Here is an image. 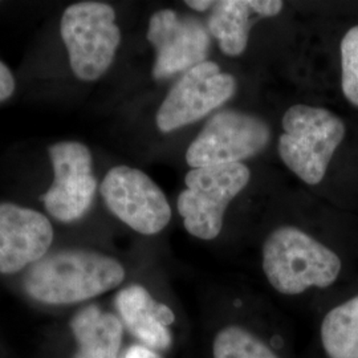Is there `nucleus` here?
I'll use <instances>...</instances> for the list:
<instances>
[{
	"label": "nucleus",
	"instance_id": "obj_1",
	"mask_svg": "<svg viewBox=\"0 0 358 358\" xmlns=\"http://www.w3.org/2000/svg\"><path fill=\"white\" fill-rule=\"evenodd\" d=\"M124 279L125 268L115 257L88 250H65L31 266L24 288L38 303L68 306L106 294Z\"/></svg>",
	"mask_w": 358,
	"mask_h": 358
},
{
	"label": "nucleus",
	"instance_id": "obj_2",
	"mask_svg": "<svg viewBox=\"0 0 358 358\" xmlns=\"http://www.w3.org/2000/svg\"><path fill=\"white\" fill-rule=\"evenodd\" d=\"M341 259L307 232L292 226L272 231L263 244V271L269 284L294 296L328 288L341 272Z\"/></svg>",
	"mask_w": 358,
	"mask_h": 358
},
{
	"label": "nucleus",
	"instance_id": "obj_3",
	"mask_svg": "<svg viewBox=\"0 0 358 358\" xmlns=\"http://www.w3.org/2000/svg\"><path fill=\"white\" fill-rule=\"evenodd\" d=\"M282 127L278 150L284 165L307 185H319L345 138L344 121L328 109L297 103L287 109Z\"/></svg>",
	"mask_w": 358,
	"mask_h": 358
},
{
	"label": "nucleus",
	"instance_id": "obj_4",
	"mask_svg": "<svg viewBox=\"0 0 358 358\" xmlns=\"http://www.w3.org/2000/svg\"><path fill=\"white\" fill-rule=\"evenodd\" d=\"M60 34L73 75L83 81L103 77L115 62L121 44L115 11L103 1H80L62 16Z\"/></svg>",
	"mask_w": 358,
	"mask_h": 358
},
{
	"label": "nucleus",
	"instance_id": "obj_5",
	"mask_svg": "<svg viewBox=\"0 0 358 358\" xmlns=\"http://www.w3.org/2000/svg\"><path fill=\"white\" fill-rule=\"evenodd\" d=\"M251 179L244 164L192 169L179 194L178 213L186 231L202 241H214L223 229L226 210Z\"/></svg>",
	"mask_w": 358,
	"mask_h": 358
},
{
	"label": "nucleus",
	"instance_id": "obj_6",
	"mask_svg": "<svg viewBox=\"0 0 358 358\" xmlns=\"http://www.w3.org/2000/svg\"><path fill=\"white\" fill-rule=\"evenodd\" d=\"M269 141L271 129L260 117L231 109L217 112L187 148L186 162L192 169L243 164Z\"/></svg>",
	"mask_w": 358,
	"mask_h": 358
},
{
	"label": "nucleus",
	"instance_id": "obj_7",
	"mask_svg": "<svg viewBox=\"0 0 358 358\" xmlns=\"http://www.w3.org/2000/svg\"><path fill=\"white\" fill-rule=\"evenodd\" d=\"M235 92V77L207 60L185 72L169 90L155 115L157 128L171 133L195 124L227 103Z\"/></svg>",
	"mask_w": 358,
	"mask_h": 358
},
{
	"label": "nucleus",
	"instance_id": "obj_8",
	"mask_svg": "<svg viewBox=\"0 0 358 358\" xmlns=\"http://www.w3.org/2000/svg\"><path fill=\"white\" fill-rule=\"evenodd\" d=\"M100 192L109 211L142 235H155L171 220L166 195L138 169L127 165L112 167L103 178Z\"/></svg>",
	"mask_w": 358,
	"mask_h": 358
},
{
	"label": "nucleus",
	"instance_id": "obj_9",
	"mask_svg": "<svg viewBox=\"0 0 358 358\" xmlns=\"http://www.w3.org/2000/svg\"><path fill=\"white\" fill-rule=\"evenodd\" d=\"M50 158L53 182L41 201L56 220L75 222L87 214L97 190L92 153L81 142L63 141L52 145Z\"/></svg>",
	"mask_w": 358,
	"mask_h": 358
},
{
	"label": "nucleus",
	"instance_id": "obj_10",
	"mask_svg": "<svg viewBox=\"0 0 358 358\" xmlns=\"http://www.w3.org/2000/svg\"><path fill=\"white\" fill-rule=\"evenodd\" d=\"M146 36L155 50V80L187 72L207 62L211 51L208 28L192 15H180L170 8L153 13Z\"/></svg>",
	"mask_w": 358,
	"mask_h": 358
},
{
	"label": "nucleus",
	"instance_id": "obj_11",
	"mask_svg": "<svg viewBox=\"0 0 358 358\" xmlns=\"http://www.w3.org/2000/svg\"><path fill=\"white\" fill-rule=\"evenodd\" d=\"M53 242L50 219L36 210L0 205V273L13 275L47 256Z\"/></svg>",
	"mask_w": 358,
	"mask_h": 358
},
{
	"label": "nucleus",
	"instance_id": "obj_12",
	"mask_svg": "<svg viewBox=\"0 0 358 358\" xmlns=\"http://www.w3.org/2000/svg\"><path fill=\"white\" fill-rule=\"evenodd\" d=\"M120 320L142 345L153 350H166L173 343L170 325L176 315L166 304L154 300L150 292L140 284H131L115 296Z\"/></svg>",
	"mask_w": 358,
	"mask_h": 358
},
{
	"label": "nucleus",
	"instance_id": "obj_13",
	"mask_svg": "<svg viewBox=\"0 0 358 358\" xmlns=\"http://www.w3.org/2000/svg\"><path fill=\"white\" fill-rule=\"evenodd\" d=\"M279 0H220L208 16L207 28L226 56H241L248 44L250 31L257 19L273 17L282 13Z\"/></svg>",
	"mask_w": 358,
	"mask_h": 358
},
{
	"label": "nucleus",
	"instance_id": "obj_14",
	"mask_svg": "<svg viewBox=\"0 0 358 358\" xmlns=\"http://www.w3.org/2000/svg\"><path fill=\"white\" fill-rule=\"evenodd\" d=\"M80 350L78 358H120L124 324L96 306L81 309L71 322Z\"/></svg>",
	"mask_w": 358,
	"mask_h": 358
},
{
	"label": "nucleus",
	"instance_id": "obj_15",
	"mask_svg": "<svg viewBox=\"0 0 358 358\" xmlns=\"http://www.w3.org/2000/svg\"><path fill=\"white\" fill-rule=\"evenodd\" d=\"M321 344L328 358H358V294L327 313Z\"/></svg>",
	"mask_w": 358,
	"mask_h": 358
},
{
	"label": "nucleus",
	"instance_id": "obj_16",
	"mask_svg": "<svg viewBox=\"0 0 358 358\" xmlns=\"http://www.w3.org/2000/svg\"><path fill=\"white\" fill-rule=\"evenodd\" d=\"M214 358H280L254 333L238 325L217 332L213 343Z\"/></svg>",
	"mask_w": 358,
	"mask_h": 358
},
{
	"label": "nucleus",
	"instance_id": "obj_17",
	"mask_svg": "<svg viewBox=\"0 0 358 358\" xmlns=\"http://www.w3.org/2000/svg\"><path fill=\"white\" fill-rule=\"evenodd\" d=\"M341 88L346 100L358 108V26L341 40Z\"/></svg>",
	"mask_w": 358,
	"mask_h": 358
},
{
	"label": "nucleus",
	"instance_id": "obj_18",
	"mask_svg": "<svg viewBox=\"0 0 358 358\" xmlns=\"http://www.w3.org/2000/svg\"><path fill=\"white\" fill-rule=\"evenodd\" d=\"M15 77L10 68L0 62V103L10 99L15 92Z\"/></svg>",
	"mask_w": 358,
	"mask_h": 358
},
{
	"label": "nucleus",
	"instance_id": "obj_19",
	"mask_svg": "<svg viewBox=\"0 0 358 358\" xmlns=\"http://www.w3.org/2000/svg\"><path fill=\"white\" fill-rule=\"evenodd\" d=\"M121 358H161L159 355L145 345H131L129 346L125 350V353L122 355Z\"/></svg>",
	"mask_w": 358,
	"mask_h": 358
},
{
	"label": "nucleus",
	"instance_id": "obj_20",
	"mask_svg": "<svg viewBox=\"0 0 358 358\" xmlns=\"http://www.w3.org/2000/svg\"><path fill=\"white\" fill-rule=\"evenodd\" d=\"M185 4H187L192 10L196 13H205L214 7L215 1H213V0H187V1H185Z\"/></svg>",
	"mask_w": 358,
	"mask_h": 358
},
{
	"label": "nucleus",
	"instance_id": "obj_21",
	"mask_svg": "<svg viewBox=\"0 0 358 358\" xmlns=\"http://www.w3.org/2000/svg\"><path fill=\"white\" fill-rule=\"evenodd\" d=\"M73 358H78V357H77V356H75V357H73Z\"/></svg>",
	"mask_w": 358,
	"mask_h": 358
}]
</instances>
